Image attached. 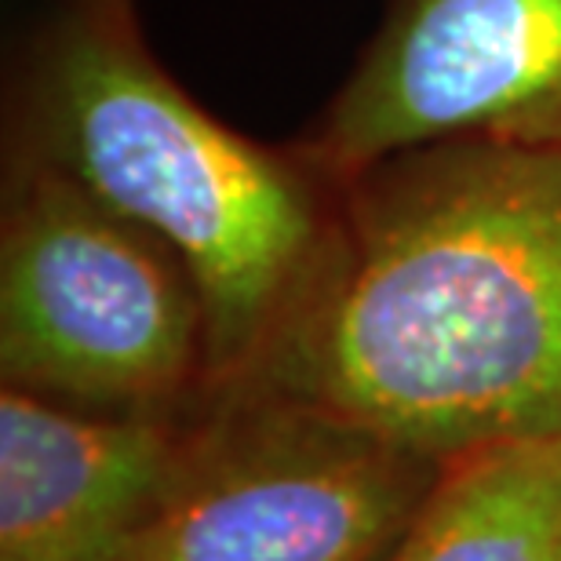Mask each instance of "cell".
Masks as SVG:
<instances>
[{
	"label": "cell",
	"instance_id": "cell-1",
	"mask_svg": "<svg viewBox=\"0 0 561 561\" xmlns=\"http://www.w3.org/2000/svg\"><path fill=\"white\" fill-rule=\"evenodd\" d=\"M230 390L437 463L561 442V146L445 139L343 179L329 255Z\"/></svg>",
	"mask_w": 561,
	"mask_h": 561
},
{
	"label": "cell",
	"instance_id": "cell-2",
	"mask_svg": "<svg viewBox=\"0 0 561 561\" xmlns=\"http://www.w3.org/2000/svg\"><path fill=\"white\" fill-rule=\"evenodd\" d=\"M8 161L51 168L139 222L194 277L208 394L238 387L329 255L343 179L197 103L146 48L131 0H66L22 51Z\"/></svg>",
	"mask_w": 561,
	"mask_h": 561
},
{
	"label": "cell",
	"instance_id": "cell-3",
	"mask_svg": "<svg viewBox=\"0 0 561 561\" xmlns=\"http://www.w3.org/2000/svg\"><path fill=\"white\" fill-rule=\"evenodd\" d=\"M4 387L92 412H175L208 394L194 277L161 238L51 168L4 164Z\"/></svg>",
	"mask_w": 561,
	"mask_h": 561
},
{
	"label": "cell",
	"instance_id": "cell-4",
	"mask_svg": "<svg viewBox=\"0 0 561 561\" xmlns=\"http://www.w3.org/2000/svg\"><path fill=\"white\" fill-rule=\"evenodd\" d=\"M211 405L131 561H379L445 467L263 390Z\"/></svg>",
	"mask_w": 561,
	"mask_h": 561
},
{
	"label": "cell",
	"instance_id": "cell-5",
	"mask_svg": "<svg viewBox=\"0 0 561 561\" xmlns=\"http://www.w3.org/2000/svg\"><path fill=\"white\" fill-rule=\"evenodd\" d=\"M445 139L561 146V0H390L296 146L351 179Z\"/></svg>",
	"mask_w": 561,
	"mask_h": 561
},
{
	"label": "cell",
	"instance_id": "cell-6",
	"mask_svg": "<svg viewBox=\"0 0 561 561\" xmlns=\"http://www.w3.org/2000/svg\"><path fill=\"white\" fill-rule=\"evenodd\" d=\"M194 426L0 390V561H131L172 496Z\"/></svg>",
	"mask_w": 561,
	"mask_h": 561
},
{
	"label": "cell",
	"instance_id": "cell-7",
	"mask_svg": "<svg viewBox=\"0 0 561 561\" xmlns=\"http://www.w3.org/2000/svg\"><path fill=\"white\" fill-rule=\"evenodd\" d=\"M379 561H561V442H492L445 459Z\"/></svg>",
	"mask_w": 561,
	"mask_h": 561
}]
</instances>
